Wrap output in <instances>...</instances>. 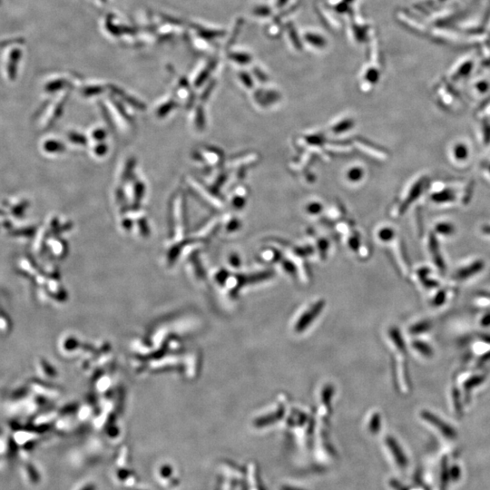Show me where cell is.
<instances>
[{"label": "cell", "instance_id": "cell-13", "mask_svg": "<svg viewBox=\"0 0 490 490\" xmlns=\"http://www.w3.org/2000/svg\"><path fill=\"white\" fill-rule=\"evenodd\" d=\"M387 443L390 447V449H392V452H393L394 455L396 456L399 464H401V466H403L402 464H405V458H404V455L402 456V454H401V449H399V447L397 446V444L392 439H390L387 440Z\"/></svg>", "mask_w": 490, "mask_h": 490}, {"label": "cell", "instance_id": "cell-15", "mask_svg": "<svg viewBox=\"0 0 490 490\" xmlns=\"http://www.w3.org/2000/svg\"><path fill=\"white\" fill-rule=\"evenodd\" d=\"M377 424H380L379 417L378 416H373V418L372 419V422H371V429L372 431H376L378 429V427L376 426Z\"/></svg>", "mask_w": 490, "mask_h": 490}, {"label": "cell", "instance_id": "cell-9", "mask_svg": "<svg viewBox=\"0 0 490 490\" xmlns=\"http://www.w3.org/2000/svg\"><path fill=\"white\" fill-rule=\"evenodd\" d=\"M134 164H135L134 159H129V161H127L124 164V168H123L122 173L120 175V180L122 183H126V181L130 179L133 168H134Z\"/></svg>", "mask_w": 490, "mask_h": 490}, {"label": "cell", "instance_id": "cell-12", "mask_svg": "<svg viewBox=\"0 0 490 490\" xmlns=\"http://www.w3.org/2000/svg\"><path fill=\"white\" fill-rule=\"evenodd\" d=\"M89 136L90 139H92L95 143L103 142V140L106 137V131L101 127H96L90 132Z\"/></svg>", "mask_w": 490, "mask_h": 490}, {"label": "cell", "instance_id": "cell-14", "mask_svg": "<svg viewBox=\"0 0 490 490\" xmlns=\"http://www.w3.org/2000/svg\"><path fill=\"white\" fill-rule=\"evenodd\" d=\"M216 225H217V222H216V221H211V222H209V223H208V225L202 228V229L199 230L197 233H198V235H202V236L209 235L211 234V233H213L214 231H215Z\"/></svg>", "mask_w": 490, "mask_h": 490}, {"label": "cell", "instance_id": "cell-11", "mask_svg": "<svg viewBox=\"0 0 490 490\" xmlns=\"http://www.w3.org/2000/svg\"><path fill=\"white\" fill-rule=\"evenodd\" d=\"M91 152L94 154V156L101 158V157L104 156L107 152V145L106 144H104L103 142L95 143L94 145H92Z\"/></svg>", "mask_w": 490, "mask_h": 490}, {"label": "cell", "instance_id": "cell-2", "mask_svg": "<svg viewBox=\"0 0 490 490\" xmlns=\"http://www.w3.org/2000/svg\"><path fill=\"white\" fill-rule=\"evenodd\" d=\"M324 301H319L317 303L312 304L311 308L308 309L301 317L299 318L295 324V332H304L321 314V311L324 309Z\"/></svg>", "mask_w": 490, "mask_h": 490}, {"label": "cell", "instance_id": "cell-5", "mask_svg": "<svg viewBox=\"0 0 490 490\" xmlns=\"http://www.w3.org/2000/svg\"><path fill=\"white\" fill-rule=\"evenodd\" d=\"M7 67H6V72H7V78L13 79L16 75V64L19 61L21 56V51L19 49H14L8 52L7 54Z\"/></svg>", "mask_w": 490, "mask_h": 490}, {"label": "cell", "instance_id": "cell-10", "mask_svg": "<svg viewBox=\"0 0 490 490\" xmlns=\"http://www.w3.org/2000/svg\"><path fill=\"white\" fill-rule=\"evenodd\" d=\"M136 229H137V232H138L140 235H148V233H150V229H149V226H148V223H147V221H146V218L142 216V214H137L136 215Z\"/></svg>", "mask_w": 490, "mask_h": 490}, {"label": "cell", "instance_id": "cell-16", "mask_svg": "<svg viewBox=\"0 0 490 490\" xmlns=\"http://www.w3.org/2000/svg\"><path fill=\"white\" fill-rule=\"evenodd\" d=\"M291 490V489H287V488H286V489H285V490Z\"/></svg>", "mask_w": 490, "mask_h": 490}, {"label": "cell", "instance_id": "cell-7", "mask_svg": "<svg viewBox=\"0 0 490 490\" xmlns=\"http://www.w3.org/2000/svg\"><path fill=\"white\" fill-rule=\"evenodd\" d=\"M43 150L47 153H61L65 150V146L56 140L49 139L44 142Z\"/></svg>", "mask_w": 490, "mask_h": 490}, {"label": "cell", "instance_id": "cell-1", "mask_svg": "<svg viewBox=\"0 0 490 490\" xmlns=\"http://www.w3.org/2000/svg\"><path fill=\"white\" fill-rule=\"evenodd\" d=\"M173 224L177 237H184L186 233V206L185 195L179 193L173 202Z\"/></svg>", "mask_w": 490, "mask_h": 490}, {"label": "cell", "instance_id": "cell-4", "mask_svg": "<svg viewBox=\"0 0 490 490\" xmlns=\"http://www.w3.org/2000/svg\"><path fill=\"white\" fill-rule=\"evenodd\" d=\"M188 184L189 186L192 187V190H194V192L197 193L198 195H201L203 199L210 203V204L214 205L215 207H221V202L216 199L214 196V194L210 192L209 189H206L205 187L203 186L201 183H199V181H197L194 178H189L188 179Z\"/></svg>", "mask_w": 490, "mask_h": 490}, {"label": "cell", "instance_id": "cell-3", "mask_svg": "<svg viewBox=\"0 0 490 490\" xmlns=\"http://www.w3.org/2000/svg\"><path fill=\"white\" fill-rule=\"evenodd\" d=\"M126 199L131 203L134 208H138L141 201L144 198L145 187L144 183L138 179L127 182Z\"/></svg>", "mask_w": 490, "mask_h": 490}, {"label": "cell", "instance_id": "cell-8", "mask_svg": "<svg viewBox=\"0 0 490 490\" xmlns=\"http://www.w3.org/2000/svg\"><path fill=\"white\" fill-rule=\"evenodd\" d=\"M68 140L72 145L76 146H84L87 143V139L77 132H68Z\"/></svg>", "mask_w": 490, "mask_h": 490}, {"label": "cell", "instance_id": "cell-6", "mask_svg": "<svg viewBox=\"0 0 490 490\" xmlns=\"http://www.w3.org/2000/svg\"><path fill=\"white\" fill-rule=\"evenodd\" d=\"M191 122H192L194 130H196L197 132L202 131L204 128L205 118H204L203 112L200 106L195 108V110L193 111L192 117H191Z\"/></svg>", "mask_w": 490, "mask_h": 490}]
</instances>
